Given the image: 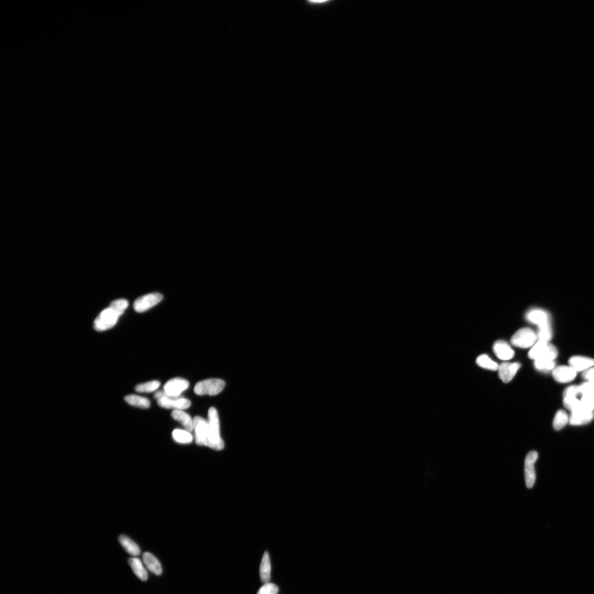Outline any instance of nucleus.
Wrapping results in <instances>:
<instances>
[{
    "mask_svg": "<svg viewBox=\"0 0 594 594\" xmlns=\"http://www.w3.org/2000/svg\"><path fill=\"white\" fill-rule=\"evenodd\" d=\"M209 445L208 447L215 450H222L224 443L220 435V427L218 412L217 409L211 407L208 411Z\"/></svg>",
    "mask_w": 594,
    "mask_h": 594,
    "instance_id": "obj_1",
    "label": "nucleus"
},
{
    "mask_svg": "<svg viewBox=\"0 0 594 594\" xmlns=\"http://www.w3.org/2000/svg\"><path fill=\"white\" fill-rule=\"evenodd\" d=\"M558 356L557 348L549 342L538 341L532 347L528 356L534 361L547 360L554 361Z\"/></svg>",
    "mask_w": 594,
    "mask_h": 594,
    "instance_id": "obj_2",
    "label": "nucleus"
},
{
    "mask_svg": "<svg viewBox=\"0 0 594 594\" xmlns=\"http://www.w3.org/2000/svg\"><path fill=\"white\" fill-rule=\"evenodd\" d=\"M121 315L112 306L102 311L94 321L96 331H103L111 329L117 323Z\"/></svg>",
    "mask_w": 594,
    "mask_h": 594,
    "instance_id": "obj_3",
    "label": "nucleus"
},
{
    "mask_svg": "<svg viewBox=\"0 0 594 594\" xmlns=\"http://www.w3.org/2000/svg\"><path fill=\"white\" fill-rule=\"evenodd\" d=\"M225 386V382L219 378H209L198 382L194 387V392L199 396H215L221 392Z\"/></svg>",
    "mask_w": 594,
    "mask_h": 594,
    "instance_id": "obj_4",
    "label": "nucleus"
},
{
    "mask_svg": "<svg viewBox=\"0 0 594 594\" xmlns=\"http://www.w3.org/2000/svg\"><path fill=\"white\" fill-rule=\"evenodd\" d=\"M537 339V335L529 328H523L517 331L512 337V344L515 347L527 348L533 346Z\"/></svg>",
    "mask_w": 594,
    "mask_h": 594,
    "instance_id": "obj_5",
    "label": "nucleus"
},
{
    "mask_svg": "<svg viewBox=\"0 0 594 594\" xmlns=\"http://www.w3.org/2000/svg\"><path fill=\"white\" fill-rule=\"evenodd\" d=\"M196 442L199 445H209V424L208 420L197 416L193 419Z\"/></svg>",
    "mask_w": 594,
    "mask_h": 594,
    "instance_id": "obj_6",
    "label": "nucleus"
},
{
    "mask_svg": "<svg viewBox=\"0 0 594 594\" xmlns=\"http://www.w3.org/2000/svg\"><path fill=\"white\" fill-rule=\"evenodd\" d=\"M538 458V453L532 450L526 455L525 459L524 475L526 487L531 489L533 487L536 480V473L534 467L535 463Z\"/></svg>",
    "mask_w": 594,
    "mask_h": 594,
    "instance_id": "obj_7",
    "label": "nucleus"
},
{
    "mask_svg": "<svg viewBox=\"0 0 594 594\" xmlns=\"http://www.w3.org/2000/svg\"><path fill=\"white\" fill-rule=\"evenodd\" d=\"M189 386V383L186 379L180 377L173 378L165 383L163 391L168 397H178L181 396L182 393L187 390Z\"/></svg>",
    "mask_w": 594,
    "mask_h": 594,
    "instance_id": "obj_8",
    "label": "nucleus"
},
{
    "mask_svg": "<svg viewBox=\"0 0 594 594\" xmlns=\"http://www.w3.org/2000/svg\"><path fill=\"white\" fill-rule=\"evenodd\" d=\"M163 298L161 294L153 293L140 297L134 303V309L138 313H143L159 303Z\"/></svg>",
    "mask_w": 594,
    "mask_h": 594,
    "instance_id": "obj_9",
    "label": "nucleus"
},
{
    "mask_svg": "<svg viewBox=\"0 0 594 594\" xmlns=\"http://www.w3.org/2000/svg\"><path fill=\"white\" fill-rule=\"evenodd\" d=\"M158 405L166 409H173V410H184L191 405L189 399L183 397H171L166 396L157 399Z\"/></svg>",
    "mask_w": 594,
    "mask_h": 594,
    "instance_id": "obj_10",
    "label": "nucleus"
},
{
    "mask_svg": "<svg viewBox=\"0 0 594 594\" xmlns=\"http://www.w3.org/2000/svg\"><path fill=\"white\" fill-rule=\"evenodd\" d=\"M594 418L593 411L588 410L581 404L580 407L572 412L570 423L572 426H583L592 422Z\"/></svg>",
    "mask_w": 594,
    "mask_h": 594,
    "instance_id": "obj_11",
    "label": "nucleus"
},
{
    "mask_svg": "<svg viewBox=\"0 0 594 594\" xmlns=\"http://www.w3.org/2000/svg\"><path fill=\"white\" fill-rule=\"evenodd\" d=\"M521 367L519 363L504 362L499 366V375L502 381L509 383L515 376Z\"/></svg>",
    "mask_w": 594,
    "mask_h": 594,
    "instance_id": "obj_12",
    "label": "nucleus"
},
{
    "mask_svg": "<svg viewBox=\"0 0 594 594\" xmlns=\"http://www.w3.org/2000/svg\"><path fill=\"white\" fill-rule=\"evenodd\" d=\"M527 320L531 323L540 327L550 324V316L546 312L540 309H532L526 314Z\"/></svg>",
    "mask_w": 594,
    "mask_h": 594,
    "instance_id": "obj_13",
    "label": "nucleus"
},
{
    "mask_svg": "<svg viewBox=\"0 0 594 594\" xmlns=\"http://www.w3.org/2000/svg\"><path fill=\"white\" fill-rule=\"evenodd\" d=\"M552 375L558 382L568 383L575 379L577 371L570 366H561L555 367L552 371Z\"/></svg>",
    "mask_w": 594,
    "mask_h": 594,
    "instance_id": "obj_14",
    "label": "nucleus"
},
{
    "mask_svg": "<svg viewBox=\"0 0 594 594\" xmlns=\"http://www.w3.org/2000/svg\"><path fill=\"white\" fill-rule=\"evenodd\" d=\"M495 354L500 360L509 361L515 356V352L512 349L508 343L503 341H497L493 346Z\"/></svg>",
    "mask_w": 594,
    "mask_h": 594,
    "instance_id": "obj_15",
    "label": "nucleus"
},
{
    "mask_svg": "<svg viewBox=\"0 0 594 594\" xmlns=\"http://www.w3.org/2000/svg\"><path fill=\"white\" fill-rule=\"evenodd\" d=\"M570 366L577 371H585L594 366V360L583 356H573L569 360Z\"/></svg>",
    "mask_w": 594,
    "mask_h": 594,
    "instance_id": "obj_16",
    "label": "nucleus"
},
{
    "mask_svg": "<svg viewBox=\"0 0 594 594\" xmlns=\"http://www.w3.org/2000/svg\"><path fill=\"white\" fill-rule=\"evenodd\" d=\"M143 561L148 570L157 576L161 575L162 571L160 563L150 553H144L143 555Z\"/></svg>",
    "mask_w": 594,
    "mask_h": 594,
    "instance_id": "obj_17",
    "label": "nucleus"
},
{
    "mask_svg": "<svg viewBox=\"0 0 594 594\" xmlns=\"http://www.w3.org/2000/svg\"><path fill=\"white\" fill-rule=\"evenodd\" d=\"M172 417L181 423L187 431L192 432L194 428L193 420L190 416L182 410H173Z\"/></svg>",
    "mask_w": 594,
    "mask_h": 594,
    "instance_id": "obj_18",
    "label": "nucleus"
},
{
    "mask_svg": "<svg viewBox=\"0 0 594 594\" xmlns=\"http://www.w3.org/2000/svg\"><path fill=\"white\" fill-rule=\"evenodd\" d=\"M129 563L135 575L143 581L148 579V572L141 560L138 558L133 557L129 560Z\"/></svg>",
    "mask_w": 594,
    "mask_h": 594,
    "instance_id": "obj_19",
    "label": "nucleus"
},
{
    "mask_svg": "<svg viewBox=\"0 0 594 594\" xmlns=\"http://www.w3.org/2000/svg\"><path fill=\"white\" fill-rule=\"evenodd\" d=\"M271 562L268 553H264L260 567V576L263 583H269L271 578Z\"/></svg>",
    "mask_w": 594,
    "mask_h": 594,
    "instance_id": "obj_20",
    "label": "nucleus"
},
{
    "mask_svg": "<svg viewBox=\"0 0 594 594\" xmlns=\"http://www.w3.org/2000/svg\"><path fill=\"white\" fill-rule=\"evenodd\" d=\"M119 540L122 546L129 554L133 556L140 555V548L130 537L125 535H121L120 536Z\"/></svg>",
    "mask_w": 594,
    "mask_h": 594,
    "instance_id": "obj_21",
    "label": "nucleus"
},
{
    "mask_svg": "<svg viewBox=\"0 0 594 594\" xmlns=\"http://www.w3.org/2000/svg\"><path fill=\"white\" fill-rule=\"evenodd\" d=\"M125 401L131 406L147 409L150 406V401L147 398L135 395H128L125 398Z\"/></svg>",
    "mask_w": 594,
    "mask_h": 594,
    "instance_id": "obj_22",
    "label": "nucleus"
},
{
    "mask_svg": "<svg viewBox=\"0 0 594 594\" xmlns=\"http://www.w3.org/2000/svg\"><path fill=\"white\" fill-rule=\"evenodd\" d=\"M172 437L176 442L183 444L191 443L193 440L190 432L182 429L173 430Z\"/></svg>",
    "mask_w": 594,
    "mask_h": 594,
    "instance_id": "obj_23",
    "label": "nucleus"
},
{
    "mask_svg": "<svg viewBox=\"0 0 594 594\" xmlns=\"http://www.w3.org/2000/svg\"><path fill=\"white\" fill-rule=\"evenodd\" d=\"M568 422H570V418L567 413L564 411L560 410L555 415L553 422V427L556 430H560L564 428Z\"/></svg>",
    "mask_w": 594,
    "mask_h": 594,
    "instance_id": "obj_24",
    "label": "nucleus"
},
{
    "mask_svg": "<svg viewBox=\"0 0 594 594\" xmlns=\"http://www.w3.org/2000/svg\"><path fill=\"white\" fill-rule=\"evenodd\" d=\"M478 366L480 367L491 371H498L499 365L496 362L491 360L490 357L486 355L479 356L476 361Z\"/></svg>",
    "mask_w": 594,
    "mask_h": 594,
    "instance_id": "obj_25",
    "label": "nucleus"
},
{
    "mask_svg": "<svg viewBox=\"0 0 594 594\" xmlns=\"http://www.w3.org/2000/svg\"><path fill=\"white\" fill-rule=\"evenodd\" d=\"M160 385L161 383L158 381H151L138 385L135 390L138 392L150 393L156 391Z\"/></svg>",
    "mask_w": 594,
    "mask_h": 594,
    "instance_id": "obj_26",
    "label": "nucleus"
},
{
    "mask_svg": "<svg viewBox=\"0 0 594 594\" xmlns=\"http://www.w3.org/2000/svg\"><path fill=\"white\" fill-rule=\"evenodd\" d=\"M534 366L537 371L548 372L554 371L555 368V363L554 361L552 360H536L534 362Z\"/></svg>",
    "mask_w": 594,
    "mask_h": 594,
    "instance_id": "obj_27",
    "label": "nucleus"
},
{
    "mask_svg": "<svg viewBox=\"0 0 594 594\" xmlns=\"http://www.w3.org/2000/svg\"><path fill=\"white\" fill-rule=\"evenodd\" d=\"M552 336L551 325L540 327L537 333L538 341L549 342Z\"/></svg>",
    "mask_w": 594,
    "mask_h": 594,
    "instance_id": "obj_28",
    "label": "nucleus"
},
{
    "mask_svg": "<svg viewBox=\"0 0 594 594\" xmlns=\"http://www.w3.org/2000/svg\"><path fill=\"white\" fill-rule=\"evenodd\" d=\"M563 404L572 412L580 407L581 402L577 397H565L563 398Z\"/></svg>",
    "mask_w": 594,
    "mask_h": 594,
    "instance_id": "obj_29",
    "label": "nucleus"
},
{
    "mask_svg": "<svg viewBox=\"0 0 594 594\" xmlns=\"http://www.w3.org/2000/svg\"><path fill=\"white\" fill-rule=\"evenodd\" d=\"M110 306L122 315L129 306V302L126 299H117L112 301Z\"/></svg>",
    "mask_w": 594,
    "mask_h": 594,
    "instance_id": "obj_30",
    "label": "nucleus"
},
{
    "mask_svg": "<svg viewBox=\"0 0 594 594\" xmlns=\"http://www.w3.org/2000/svg\"><path fill=\"white\" fill-rule=\"evenodd\" d=\"M581 402L583 407L589 411H593L594 409V394H588V395L582 396Z\"/></svg>",
    "mask_w": 594,
    "mask_h": 594,
    "instance_id": "obj_31",
    "label": "nucleus"
},
{
    "mask_svg": "<svg viewBox=\"0 0 594 594\" xmlns=\"http://www.w3.org/2000/svg\"><path fill=\"white\" fill-rule=\"evenodd\" d=\"M279 588L273 583H266L260 588L257 594H278Z\"/></svg>",
    "mask_w": 594,
    "mask_h": 594,
    "instance_id": "obj_32",
    "label": "nucleus"
},
{
    "mask_svg": "<svg viewBox=\"0 0 594 594\" xmlns=\"http://www.w3.org/2000/svg\"><path fill=\"white\" fill-rule=\"evenodd\" d=\"M580 393L582 396L594 394V383L587 382L580 386Z\"/></svg>",
    "mask_w": 594,
    "mask_h": 594,
    "instance_id": "obj_33",
    "label": "nucleus"
},
{
    "mask_svg": "<svg viewBox=\"0 0 594 594\" xmlns=\"http://www.w3.org/2000/svg\"><path fill=\"white\" fill-rule=\"evenodd\" d=\"M580 386L573 385L568 387L563 392V397H577L580 395Z\"/></svg>",
    "mask_w": 594,
    "mask_h": 594,
    "instance_id": "obj_34",
    "label": "nucleus"
},
{
    "mask_svg": "<svg viewBox=\"0 0 594 594\" xmlns=\"http://www.w3.org/2000/svg\"><path fill=\"white\" fill-rule=\"evenodd\" d=\"M583 377L588 381L594 383V368H591L584 371Z\"/></svg>",
    "mask_w": 594,
    "mask_h": 594,
    "instance_id": "obj_35",
    "label": "nucleus"
}]
</instances>
